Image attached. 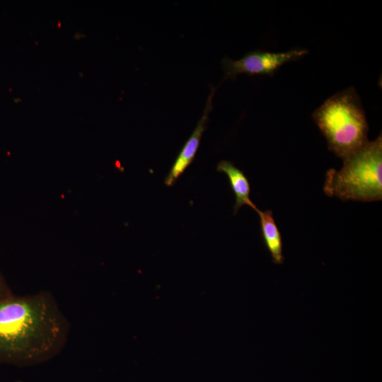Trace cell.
Returning <instances> with one entry per match:
<instances>
[{
    "instance_id": "8992f818",
    "label": "cell",
    "mask_w": 382,
    "mask_h": 382,
    "mask_svg": "<svg viewBox=\"0 0 382 382\" xmlns=\"http://www.w3.org/2000/svg\"><path fill=\"white\" fill-rule=\"evenodd\" d=\"M216 170L226 175L235 195L234 214L243 205H248L256 212L258 209L250 198V187L245 173L233 163L225 160L221 161L217 164Z\"/></svg>"
},
{
    "instance_id": "6da1fadb",
    "label": "cell",
    "mask_w": 382,
    "mask_h": 382,
    "mask_svg": "<svg viewBox=\"0 0 382 382\" xmlns=\"http://www.w3.org/2000/svg\"><path fill=\"white\" fill-rule=\"evenodd\" d=\"M69 327L48 291L0 299V362L33 365L50 359L64 347Z\"/></svg>"
},
{
    "instance_id": "5b68a950",
    "label": "cell",
    "mask_w": 382,
    "mask_h": 382,
    "mask_svg": "<svg viewBox=\"0 0 382 382\" xmlns=\"http://www.w3.org/2000/svg\"><path fill=\"white\" fill-rule=\"evenodd\" d=\"M214 91L215 89L212 87V91L208 97L202 116L198 121L195 129L182 147L168 174L164 180V183L166 186L170 187L173 185L178 178L193 162L200 144L202 134L207 128L209 114L213 108L212 98Z\"/></svg>"
},
{
    "instance_id": "52a82bcc",
    "label": "cell",
    "mask_w": 382,
    "mask_h": 382,
    "mask_svg": "<svg viewBox=\"0 0 382 382\" xmlns=\"http://www.w3.org/2000/svg\"><path fill=\"white\" fill-rule=\"evenodd\" d=\"M260 217V223L264 243L269 250L272 261L282 264L284 261L282 253V239L279 230L270 210L256 211Z\"/></svg>"
},
{
    "instance_id": "277c9868",
    "label": "cell",
    "mask_w": 382,
    "mask_h": 382,
    "mask_svg": "<svg viewBox=\"0 0 382 382\" xmlns=\"http://www.w3.org/2000/svg\"><path fill=\"white\" fill-rule=\"evenodd\" d=\"M306 53L303 49H293L283 52H250L238 60L225 57L221 62L224 78L233 79L240 74L272 75L283 64L297 60Z\"/></svg>"
},
{
    "instance_id": "7a4b0ae2",
    "label": "cell",
    "mask_w": 382,
    "mask_h": 382,
    "mask_svg": "<svg viewBox=\"0 0 382 382\" xmlns=\"http://www.w3.org/2000/svg\"><path fill=\"white\" fill-rule=\"evenodd\" d=\"M312 116L325 137L329 150L342 160L369 141L365 112L353 88L330 97Z\"/></svg>"
},
{
    "instance_id": "ba28073f",
    "label": "cell",
    "mask_w": 382,
    "mask_h": 382,
    "mask_svg": "<svg viewBox=\"0 0 382 382\" xmlns=\"http://www.w3.org/2000/svg\"><path fill=\"white\" fill-rule=\"evenodd\" d=\"M11 294V291L10 290L4 279L0 275V299L6 297Z\"/></svg>"
},
{
    "instance_id": "3957f363",
    "label": "cell",
    "mask_w": 382,
    "mask_h": 382,
    "mask_svg": "<svg viewBox=\"0 0 382 382\" xmlns=\"http://www.w3.org/2000/svg\"><path fill=\"white\" fill-rule=\"evenodd\" d=\"M323 190L328 196L343 201L381 200V134L343 159V166L340 170H328Z\"/></svg>"
}]
</instances>
